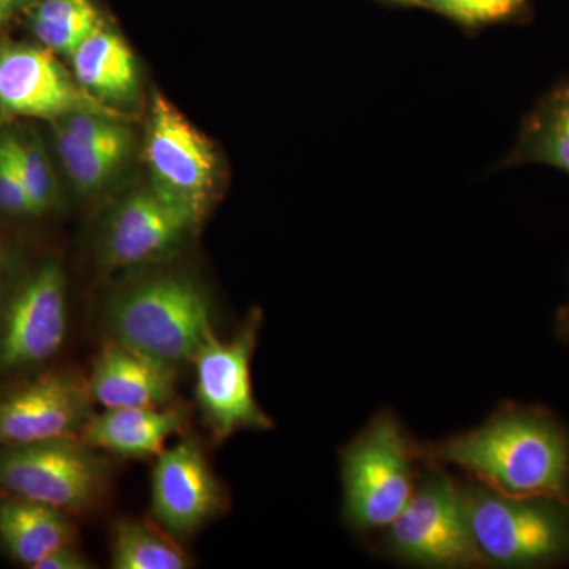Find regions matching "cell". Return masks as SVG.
Wrapping results in <instances>:
<instances>
[{"mask_svg": "<svg viewBox=\"0 0 569 569\" xmlns=\"http://www.w3.org/2000/svg\"><path fill=\"white\" fill-rule=\"evenodd\" d=\"M468 523L485 567L553 568L569 563V501L511 497L460 482Z\"/></svg>", "mask_w": 569, "mask_h": 569, "instance_id": "cell-3", "label": "cell"}, {"mask_svg": "<svg viewBox=\"0 0 569 569\" xmlns=\"http://www.w3.org/2000/svg\"><path fill=\"white\" fill-rule=\"evenodd\" d=\"M36 0H0V28L13 20L20 11L29 9Z\"/></svg>", "mask_w": 569, "mask_h": 569, "instance_id": "cell-26", "label": "cell"}, {"mask_svg": "<svg viewBox=\"0 0 569 569\" xmlns=\"http://www.w3.org/2000/svg\"><path fill=\"white\" fill-rule=\"evenodd\" d=\"M103 408H160L174 402L176 369L111 339L93 358L88 377Z\"/></svg>", "mask_w": 569, "mask_h": 569, "instance_id": "cell-14", "label": "cell"}, {"mask_svg": "<svg viewBox=\"0 0 569 569\" xmlns=\"http://www.w3.org/2000/svg\"><path fill=\"white\" fill-rule=\"evenodd\" d=\"M0 249H2V242H0Z\"/></svg>", "mask_w": 569, "mask_h": 569, "instance_id": "cell-29", "label": "cell"}, {"mask_svg": "<svg viewBox=\"0 0 569 569\" xmlns=\"http://www.w3.org/2000/svg\"><path fill=\"white\" fill-rule=\"evenodd\" d=\"M67 283L61 266L47 263L26 280L0 325V366L31 367L58 353L67 336Z\"/></svg>", "mask_w": 569, "mask_h": 569, "instance_id": "cell-12", "label": "cell"}, {"mask_svg": "<svg viewBox=\"0 0 569 569\" xmlns=\"http://www.w3.org/2000/svg\"><path fill=\"white\" fill-rule=\"evenodd\" d=\"M74 537L73 522L59 509L13 496L0 500V542L24 567L36 568Z\"/></svg>", "mask_w": 569, "mask_h": 569, "instance_id": "cell-17", "label": "cell"}, {"mask_svg": "<svg viewBox=\"0 0 569 569\" xmlns=\"http://www.w3.org/2000/svg\"><path fill=\"white\" fill-rule=\"evenodd\" d=\"M54 130V144L67 178L81 193H93L103 189L118 174L132 149L93 148L71 140L66 133Z\"/></svg>", "mask_w": 569, "mask_h": 569, "instance_id": "cell-21", "label": "cell"}, {"mask_svg": "<svg viewBox=\"0 0 569 569\" xmlns=\"http://www.w3.org/2000/svg\"><path fill=\"white\" fill-rule=\"evenodd\" d=\"M187 417L181 408H104L93 415L80 440L97 451L122 459L157 458L168 440L183 436Z\"/></svg>", "mask_w": 569, "mask_h": 569, "instance_id": "cell-15", "label": "cell"}, {"mask_svg": "<svg viewBox=\"0 0 569 569\" xmlns=\"http://www.w3.org/2000/svg\"><path fill=\"white\" fill-rule=\"evenodd\" d=\"M111 468L81 440H51L0 452V488L9 496L82 515L110 488Z\"/></svg>", "mask_w": 569, "mask_h": 569, "instance_id": "cell-6", "label": "cell"}, {"mask_svg": "<svg viewBox=\"0 0 569 569\" xmlns=\"http://www.w3.org/2000/svg\"><path fill=\"white\" fill-rule=\"evenodd\" d=\"M88 377L54 370L0 396V447L80 440L93 417Z\"/></svg>", "mask_w": 569, "mask_h": 569, "instance_id": "cell-9", "label": "cell"}, {"mask_svg": "<svg viewBox=\"0 0 569 569\" xmlns=\"http://www.w3.org/2000/svg\"><path fill=\"white\" fill-rule=\"evenodd\" d=\"M70 59L78 84L107 107L119 111L140 96V69L132 48L107 24L82 41Z\"/></svg>", "mask_w": 569, "mask_h": 569, "instance_id": "cell-16", "label": "cell"}, {"mask_svg": "<svg viewBox=\"0 0 569 569\" xmlns=\"http://www.w3.org/2000/svg\"><path fill=\"white\" fill-rule=\"evenodd\" d=\"M144 159L152 186L203 219L219 181V157L212 142L162 93L153 96L149 111Z\"/></svg>", "mask_w": 569, "mask_h": 569, "instance_id": "cell-8", "label": "cell"}, {"mask_svg": "<svg viewBox=\"0 0 569 569\" xmlns=\"http://www.w3.org/2000/svg\"><path fill=\"white\" fill-rule=\"evenodd\" d=\"M418 445L392 411H381L340 451L342 519L356 533L385 530L417 488Z\"/></svg>", "mask_w": 569, "mask_h": 569, "instance_id": "cell-4", "label": "cell"}, {"mask_svg": "<svg viewBox=\"0 0 569 569\" xmlns=\"http://www.w3.org/2000/svg\"><path fill=\"white\" fill-rule=\"evenodd\" d=\"M421 7L466 28H479L520 20L529 11V0H421Z\"/></svg>", "mask_w": 569, "mask_h": 569, "instance_id": "cell-23", "label": "cell"}, {"mask_svg": "<svg viewBox=\"0 0 569 569\" xmlns=\"http://www.w3.org/2000/svg\"><path fill=\"white\" fill-rule=\"evenodd\" d=\"M2 134L20 171L32 216L50 211L56 201V179L39 134L28 129L9 130Z\"/></svg>", "mask_w": 569, "mask_h": 569, "instance_id": "cell-22", "label": "cell"}, {"mask_svg": "<svg viewBox=\"0 0 569 569\" xmlns=\"http://www.w3.org/2000/svg\"><path fill=\"white\" fill-rule=\"evenodd\" d=\"M91 563L73 545L62 546L52 550L50 556L44 557L33 569H88Z\"/></svg>", "mask_w": 569, "mask_h": 569, "instance_id": "cell-25", "label": "cell"}, {"mask_svg": "<svg viewBox=\"0 0 569 569\" xmlns=\"http://www.w3.org/2000/svg\"><path fill=\"white\" fill-rule=\"evenodd\" d=\"M0 212L10 216H32L31 203L13 162L6 138L0 133Z\"/></svg>", "mask_w": 569, "mask_h": 569, "instance_id": "cell-24", "label": "cell"}, {"mask_svg": "<svg viewBox=\"0 0 569 569\" xmlns=\"http://www.w3.org/2000/svg\"><path fill=\"white\" fill-rule=\"evenodd\" d=\"M425 463L407 507L385 529L381 549L391 559L417 567H485L468 523L460 482L443 467Z\"/></svg>", "mask_w": 569, "mask_h": 569, "instance_id": "cell-5", "label": "cell"}, {"mask_svg": "<svg viewBox=\"0 0 569 569\" xmlns=\"http://www.w3.org/2000/svg\"><path fill=\"white\" fill-rule=\"evenodd\" d=\"M260 326L261 312L253 310L234 337L222 340L213 332L194 355V395L216 441H224L239 430L274 426L253 395L250 365Z\"/></svg>", "mask_w": 569, "mask_h": 569, "instance_id": "cell-7", "label": "cell"}, {"mask_svg": "<svg viewBox=\"0 0 569 569\" xmlns=\"http://www.w3.org/2000/svg\"><path fill=\"white\" fill-rule=\"evenodd\" d=\"M224 490L193 438L164 448L152 470L153 519L174 538L192 537L224 509Z\"/></svg>", "mask_w": 569, "mask_h": 569, "instance_id": "cell-13", "label": "cell"}, {"mask_svg": "<svg viewBox=\"0 0 569 569\" xmlns=\"http://www.w3.org/2000/svg\"><path fill=\"white\" fill-rule=\"evenodd\" d=\"M418 455L505 496L569 501V426L545 407L505 403L477 429L418 445Z\"/></svg>", "mask_w": 569, "mask_h": 569, "instance_id": "cell-1", "label": "cell"}, {"mask_svg": "<svg viewBox=\"0 0 569 569\" xmlns=\"http://www.w3.org/2000/svg\"><path fill=\"white\" fill-rule=\"evenodd\" d=\"M381 2L392 3L400 7H421V0H381Z\"/></svg>", "mask_w": 569, "mask_h": 569, "instance_id": "cell-28", "label": "cell"}, {"mask_svg": "<svg viewBox=\"0 0 569 569\" xmlns=\"http://www.w3.org/2000/svg\"><path fill=\"white\" fill-rule=\"evenodd\" d=\"M114 569H187L192 559L163 527L141 519H121L111 538Z\"/></svg>", "mask_w": 569, "mask_h": 569, "instance_id": "cell-19", "label": "cell"}, {"mask_svg": "<svg viewBox=\"0 0 569 569\" xmlns=\"http://www.w3.org/2000/svg\"><path fill=\"white\" fill-rule=\"evenodd\" d=\"M102 26V11L93 0H36L29 7V28L54 54L70 58Z\"/></svg>", "mask_w": 569, "mask_h": 569, "instance_id": "cell-20", "label": "cell"}, {"mask_svg": "<svg viewBox=\"0 0 569 569\" xmlns=\"http://www.w3.org/2000/svg\"><path fill=\"white\" fill-rule=\"evenodd\" d=\"M545 163L569 174V80L531 110L507 164Z\"/></svg>", "mask_w": 569, "mask_h": 569, "instance_id": "cell-18", "label": "cell"}, {"mask_svg": "<svg viewBox=\"0 0 569 569\" xmlns=\"http://www.w3.org/2000/svg\"><path fill=\"white\" fill-rule=\"evenodd\" d=\"M556 331L559 339L569 342V302L561 307L559 313H557Z\"/></svg>", "mask_w": 569, "mask_h": 569, "instance_id": "cell-27", "label": "cell"}, {"mask_svg": "<svg viewBox=\"0 0 569 569\" xmlns=\"http://www.w3.org/2000/svg\"><path fill=\"white\" fill-rule=\"evenodd\" d=\"M200 222L189 206L151 183L123 198L112 213L103 239L104 264L133 268L159 260Z\"/></svg>", "mask_w": 569, "mask_h": 569, "instance_id": "cell-11", "label": "cell"}, {"mask_svg": "<svg viewBox=\"0 0 569 569\" xmlns=\"http://www.w3.org/2000/svg\"><path fill=\"white\" fill-rule=\"evenodd\" d=\"M78 111L123 116L89 96L48 48L0 44V114L54 121Z\"/></svg>", "mask_w": 569, "mask_h": 569, "instance_id": "cell-10", "label": "cell"}, {"mask_svg": "<svg viewBox=\"0 0 569 569\" xmlns=\"http://www.w3.org/2000/svg\"><path fill=\"white\" fill-rule=\"evenodd\" d=\"M112 339L178 369L192 362L213 335L211 302L189 276H153L112 299L108 309Z\"/></svg>", "mask_w": 569, "mask_h": 569, "instance_id": "cell-2", "label": "cell"}]
</instances>
